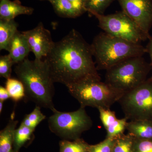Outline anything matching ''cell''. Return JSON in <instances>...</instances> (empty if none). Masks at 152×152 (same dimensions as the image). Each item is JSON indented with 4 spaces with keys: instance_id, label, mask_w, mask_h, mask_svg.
<instances>
[{
    "instance_id": "1",
    "label": "cell",
    "mask_w": 152,
    "mask_h": 152,
    "mask_svg": "<svg viewBox=\"0 0 152 152\" xmlns=\"http://www.w3.org/2000/svg\"><path fill=\"white\" fill-rule=\"evenodd\" d=\"M91 45L73 29L55 43L45 58L54 83L66 86L91 78H101L93 59Z\"/></svg>"
},
{
    "instance_id": "2",
    "label": "cell",
    "mask_w": 152,
    "mask_h": 152,
    "mask_svg": "<svg viewBox=\"0 0 152 152\" xmlns=\"http://www.w3.org/2000/svg\"><path fill=\"white\" fill-rule=\"evenodd\" d=\"M14 72L23 83L28 99L40 107L50 109L53 112L56 110L53 102L54 83L45 60L31 61L26 58L17 64Z\"/></svg>"
},
{
    "instance_id": "3",
    "label": "cell",
    "mask_w": 152,
    "mask_h": 152,
    "mask_svg": "<svg viewBox=\"0 0 152 152\" xmlns=\"http://www.w3.org/2000/svg\"><path fill=\"white\" fill-rule=\"evenodd\" d=\"M91 45L98 71L107 70L124 60L143 56L146 53L145 48L141 44L132 42L105 32L97 35Z\"/></svg>"
},
{
    "instance_id": "4",
    "label": "cell",
    "mask_w": 152,
    "mask_h": 152,
    "mask_svg": "<svg viewBox=\"0 0 152 152\" xmlns=\"http://www.w3.org/2000/svg\"><path fill=\"white\" fill-rule=\"evenodd\" d=\"M151 68L142 56L132 57L106 70L105 82L124 95L145 81Z\"/></svg>"
},
{
    "instance_id": "5",
    "label": "cell",
    "mask_w": 152,
    "mask_h": 152,
    "mask_svg": "<svg viewBox=\"0 0 152 152\" xmlns=\"http://www.w3.org/2000/svg\"><path fill=\"white\" fill-rule=\"evenodd\" d=\"M69 93L79 102L80 107L110 109L123 94L101 78H91L66 87Z\"/></svg>"
},
{
    "instance_id": "6",
    "label": "cell",
    "mask_w": 152,
    "mask_h": 152,
    "mask_svg": "<svg viewBox=\"0 0 152 152\" xmlns=\"http://www.w3.org/2000/svg\"><path fill=\"white\" fill-rule=\"evenodd\" d=\"M49 118V129L57 135L68 140L80 138L84 132L89 130L93 121L85 108L80 107L75 111L62 112L56 110Z\"/></svg>"
},
{
    "instance_id": "7",
    "label": "cell",
    "mask_w": 152,
    "mask_h": 152,
    "mask_svg": "<svg viewBox=\"0 0 152 152\" xmlns=\"http://www.w3.org/2000/svg\"><path fill=\"white\" fill-rule=\"evenodd\" d=\"M118 102L128 120L152 121V77L129 92Z\"/></svg>"
},
{
    "instance_id": "8",
    "label": "cell",
    "mask_w": 152,
    "mask_h": 152,
    "mask_svg": "<svg viewBox=\"0 0 152 152\" xmlns=\"http://www.w3.org/2000/svg\"><path fill=\"white\" fill-rule=\"evenodd\" d=\"M91 14L97 19L99 27L111 35L137 44L151 37L122 11L108 15Z\"/></svg>"
},
{
    "instance_id": "9",
    "label": "cell",
    "mask_w": 152,
    "mask_h": 152,
    "mask_svg": "<svg viewBox=\"0 0 152 152\" xmlns=\"http://www.w3.org/2000/svg\"><path fill=\"white\" fill-rule=\"evenodd\" d=\"M122 11L150 35L152 26V0H117Z\"/></svg>"
},
{
    "instance_id": "10",
    "label": "cell",
    "mask_w": 152,
    "mask_h": 152,
    "mask_svg": "<svg viewBox=\"0 0 152 152\" xmlns=\"http://www.w3.org/2000/svg\"><path fill=\"white\" fill-rule=\"evenodd\" d=\"M23 32L36 59L42 60L43 57L46 58L53 48L55 42L52 39L50 32L41 22L32 29Z\"/></svg>"
},
{
    "instance_id": "11",
    "label": "cell",
    "mask_w": 152,
    "mask_h": 152,
    "mask_svg": "<svg viewBox=\"0 0 152 152\" xmlns=\"http://www.w3.org/2000/svg\"><path fill=\"white\" fill-rule=\"evenodd\" d=\"M34 9L22 5L18 0H0V20H15L20 15H31Z\"/></svg>"
},
{
    "instance_id": "12",
    "label": "cell",
    "mask_w": 152,
    "mask_h": 152,
    "mask_svg": "<svg viewBox=\"0 0 152 152\" xmlns=\"http://www.w3.org/2000/svg\"><path fill=\"white\" fill-rule=\"evenodd\" d=\"M8 52L15 64L21 62L26 58L31 50L23 32H17L11 42Z\"/></svg>"
},
{
    "instance_id": "13",
    "label": "cell",
    "mask_w": 152,
    "mask_h": 152,
    "mask_svg": "<svg viewBox=\"0 0 152 152\" xmlns=\"http://www.w3.org/2000/svg\"><path fill=\"white\" fill-rule=\"evenodd\" d=\"M128 134L136 139L152 140V121L147 120L130 121L127 124Z\"/></svg>"
},
{
    "instance_id": "14",
    "label": "cell",
    "mask_w": 152,
    "mask_h": 152,
    "mask_svg": "<svg viewBox=\"0 0 152 152\" xmlns=\"http://www.w3.org/2000/svg\"><path fill=\"white\" fill-rule=\"evenodd\" d=\"M18 24L15 20H0V50L8 51L10 45L18 31Z\"/></svg>"
},
{
    "instance_id": "15",
    "label": "cell",
    "mask_w": 152,
    "mask_h": 152,
    "mask_svg": "<svg viewBox=\"0 0 152 152\" xmlns=\"http://www.w3.org/2000/svg\"><path fill=\"white\" fill-rule=\"evenodd\" d=\"M18 121L11 119L5 127L0 132V152H15L14 136Z\"/></svg>"
},
{
    "instance_id": "16",
    "label": "cell",
    "mask_w": 152,
    "mask_h": 152,
    "mask_svg": "<svg viewBox=\"0 0 152 152\" xmlns=\"http://www.w3.org/2000/svg\"><path fill=\"white\" fill-rule=\"evenodd\" d=\"M55 12L61 17L75 18L80 17L73 5L69 0H50Z\"/></svg>"
},
{
    "instance_id": "17",
    "label": "cell",
    "mask_w": 152,
    "mask_h": 152,
    "mask_svg": "<svg viewBox=\"0 0 152 152\" xmlns=\"http://www.w3.org/2000/svg\"><path fill=\"white\" fill-rule=\"evenodd\" d=\"M35 130L20 124L14 132V148L15 152L19 150L32 138Z\"/></svg>"
},
{
    "instance_id": "18",
    "label": "cell",
    "mask_w": 152,
    "mask_h": 152,
    "mask_svg": "<svg viewBox=\"0 0 152 152\" xmlns=\"http://www.w3.org/2000/svg\"><path fill=\"white\" fill-rule=\"evenodd\" d=\"M5 88L12 100L19 102L26 97L24 86L18 79L9 78L7 80Z\"/></svg>"
},
{
    "instance_id": "19",
    "label": "cell",
    "mask_w": 152,
    "mask_h": 152,
    "mask_svg": "<svg viewBox=\"0 0 152 152\" xmlns=\"http://www.w3.org/2000/svg\"><path fill=\"white\" fill-rule=\"evenodd\" d=\"M90 145L80 138L73 140H63L59 142L60 152H89Z\"/></svg>"
},
{
    "instance_id": "20",
    "label": "cell",
    "mask_w": 152,
    "mask_h": 152,
    "mask_svg": "<svg viewBox=\"0 0 152 152\" xmlns=\"http://www.w3.org/2000/svg\"><path fill=\"white\" fill-rule=\"evenodd\" d=\"M134 137L128 134L116 138L112 152H134Z\"/></svg>"
},
{
    "instance_id": "21",
    "label": "cell",
    "mask_w": 152,
    "mask_h": 152,
    "mask_svg": "<svg viewBox=\"0 0 152 152\" xmlns=\"http://www.w3.org/2000/svg\"><path fill=\"white\" fill-rule=\"evenodd\" d=\"M45 118V115L41 112L40 107L36 106L31 113L25 116L21 124L35 129L37 126Z\"/></svg>"
},
{
    "instance_id": "22",
    "label": "cell",
    "mask_w": 152,
    "mask_h": 152,
    "mask_svg": "<svg viewBox=\"0 0 152 152\" xmlns=\"http://www.w3.org/2000/svg\"><path fill=\"white\" fill-rule=\"evenodd\" d=\"M115 0H85V7L87 12L104 15L107 9Z\"/></svg>"
},
{
    "instance_id": "23",
    "label": "cell",
    "mask_w": 152,
    "mask_h": 152,
    "mask_svg": "<svg viewBox=\"0 0 152 152\" xmlns=\"http://www.w3.org/2000/svg\"><path fill=\"white\" fill-rule=\"evenodd\" d=\"M128 120L125 117L120 119H117L113 124L106 129L107 138L115 139L124 134L126 130Z\"/></svg>"
},
{
    "instance_id": "24",
    "label": "cell",
    "mask_w": 152,
    "mask_h": 152,
    "mask_svg": "<svg viewBox=\"0 0 152 152\" xmlns=\"http://www.w3.org/2000/svg\"><path fill=\"white\" fill-rule=\"evenodd\" d=\"M15 64L13 61L9 54L0 57V76L7 80L10 78L12 67Z\"/></svg>"
},
{
    "instance_id": "25",
    "label": "cell",
    "mask_w": 152,
    "mask_h": 152,
    "mask_svg": "<svg viewBox=\"0 0 152 152\" xmlns=\"http://www.w3.org/2000/svg\"><path fill=\"white\" fill-rule=\"evenodd\" d=\"M115 139L106 138L103 141L95 145H90L89 152H112Z\"/></svg>"
},
{
    "instance_id": "26",
    "label": "cell",
    "mask_w": 152,
    "mask_h": 152,
    "mask_svg": "<svg viewBox=\"0 0 152 152\" xmlns=\"http://www.w3.org/2000/svg\"><path fill=\"white\" fill-rule=\"evenodd\" d=\"M100 118L105 129H107L117 119L115 112L111 110L110 109L99 108Z\"/></svg>"
},
{
    "instance_id": "27",
    "label": "cell",
    "mask_w": 152,
    "mask_h": 152,
    "mask_svg": "<svg viewBox=\"0 0 152 152\" xmlns=\"http://www.w3.org/2000/svg\"><path fill=\"white\" fill-rule=\"evenodd\" d=\"M134 152H152V140L134 138Z\"/></svg>"
},
{
    "instance_id": "28",
    "label": "cell",
    "mask_w": 152,
    "mask_h": 152,
    "mask_svg": "<svg viewBox=\"0 0 152 152\" xmlns=\"http://www.w3.org/2000/svg\"><path fill=\"white\" fill-rule=\"evenodd\" d=\"M73 5L76 11L80 16L87 12L85 7V0H69Z\"/></svg>"
},
{
    "instance_id": "29",
    "label": "cell",
    "mask_w": 152,
    "mask_h": 152,
    "mask_svg": "<svg viewBox=\"0 0 152 152\" xmlns=\"http://www.w3.org/2000/svg\"><path fill=\"white\" fill-rule=\"evenodd\" d=\"M10 98V97L7 90L6 88L1 86H0V101L4 102Z\"/></svg>"
},
{
    "instance_id": "30",
    "label": "cell",
    "mask_w": 152,
    "mask_h": 152,
    "mask_svg": "<svg viewBox=\"0 0 152 152\" xmlns=\"http://www.w3.org/2000/svg\"><path fill=\"white\" fill-rule=\"evenodd\" d=\"M145 48L146 52L148 53L151 58V65L152 68V37L151 36V37L149 38L148 42ZM151 77H152V76Z\"/></svg>"
},
{
    "instance_id": "31",
    "label": "cell",
    "mask_w": 152,
    "mask_h": 152,
    "mask_svg": "<svg viewBox=\"0 0 152 152\" xmlns=\"http://www.w3.org/2000/svg\"><path fill=\"white\" fill-rule=\"evenodd\" d=\"M3 103L4 102L0 101V113H1L2 112L3 108Z\"/></svg>"
},
{
    "instance_id": "32",
    "label": "cell",
    "mask_w": 152,
    "mask_h": 152,
    "mask_svg": "<svg viewBox=\"0 0 152 152\" xmlns=\"http://www.w3.org/2000/svg\"><path fill=\"white\" fill-rule=\"evenodd\" d=\"M40 1H50V0H40Z\"/></svg>"
}]
</instances>
